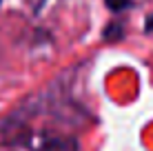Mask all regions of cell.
Returning a JSON list of instances; mask_svg holds the SVG:
<instances>
[{
	"mask_svg": "<svg viewBox=\"0 0 153 151\" xmlns=\"http://www.w3.org/2000/svg\"><path fill=\"white\" fill-rule=\"evenodd\" d=\"M144 27H146V31H153V16H151L149 20H146V25H144Z\"/></svg>",
	"mask_w": 153,
	"mask_h": 151,
	"instance_id": "cell-3",
	"label": "cell"
},
{
	"mask_svg": "<svg viewBox=\"0 0 153 151\" xmlns=\"http://www.w3.org/2000/svg\"><path fill=\"white\" fill-rule=\"evenodd\" d=\"M104 2H107V7L111 9L113 13H122L133 4V0H104Z\"/></svg>",
	"mask_w": 153,
	"mask_h": 151,
	"instance_id": "cell-1",
	"label": "cell"
},
{
	"mask_svg": "<svg viewBox=\"0 0 153 151\" xmlns=\"http://www.w3.org/2000/svg\"><path fill=\"white\" fill-rule=\"evenodd\" d=\"M122 29H124V25H122V22L109 25V27H107V33H104V38H107V40H118L120 36H122Z\"/></svg>",
	"mask_w": 153,
	"mask_h": 151,
	"instance_id": "cell-2",
	"label": "cell"
}]
</instances>
